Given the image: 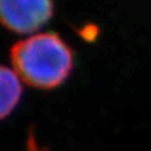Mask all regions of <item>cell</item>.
Listing matches in <instances>:
<instances>
[{
    "instance_id": "277c9868",
    "label": "cell",
    "mask_w": 151,
    "mask_h": 151,
    "mask_svg": "<svg viewBox=\"0 0 151 151\" xmlns=\"http://www.w3.org/2000/svg\"><path fill=\"white\" fill-rule=\"evenodd\" d=\"M26 151H49L47 147H41L38 145L35 137V133L32 132V130L29 131V136H27V140H26Z\"/></svg>"
},
{
    "instance_id": "6da1fadb",
    "label": "cell",
    "mask_w": 151,
    "mask_h": 151,
    "mask_svg": "<svg viewBox=\"0 0 151 151\" xmlns=\"http://www.w3.org/2000/svg\"><path fill=\"white\" fill-rule=\"evenodd\" d=\"M14 71L26 85L54 89L63 85L74 68V51L56 32H41L18 41L10 51Z\"/></svg>"
},
{
    "instance_id": "3957f363",
    "label": "cell",
    "mask_w": 151,
    "mask_h": 151,
    "mask_svg": "<svg viewBox=\"0 0 151 151\" xmlns=\"http://www.w3.org/2000/svg\"><path fill=\"white\" fill-rule=\"evenodd\" d=\"M23 93L20 78L7 67L0 65V119L16 108Z\"/></svg>"
},
{
    "instance_id": "7a4b0ae2",
    "label": "cell",
    "mask_w": 151,
    "mask_h": 151,
    "mask_svg": "<svg viewBox=\"0 0 151 151\" xmlns=\"http://www.w3.org/2000/svg\"><path fill=\"white\" fill-rule=\"evenodd\" d=\"M54 0H0V24L18 35L37 32L54 17Z\"/></svg>"
}]
</instances>
